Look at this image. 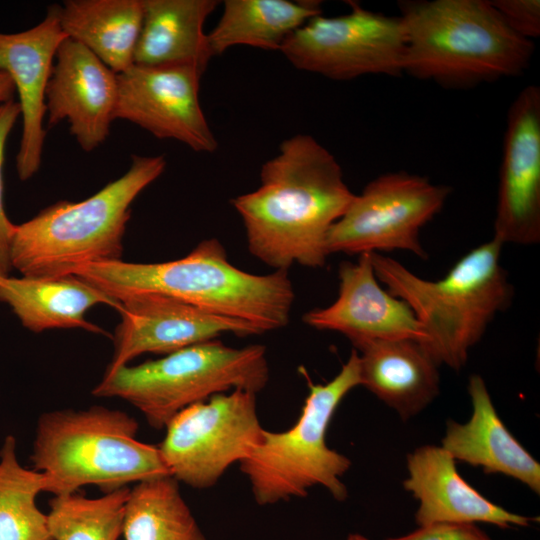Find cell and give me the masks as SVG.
<instances>
[{
	"label": "cell",
	"mask_w": 540,
	"mask_h": 540,
	"mask_svg": "<svg viewBox=\"0 0 540 540\" xmlns=\"http://www.w3.org/2000/svg\"><path fill=\"white\" fill-rule=\"evenodd\" d=\"M128 413L96 405L46 412L37 420L30 460L54 496L95 485L103 493L168 476L157 446L137 439Z\"/></svg>",
	"instance_id": "8992f818"
},
{
	"label": "cell",
	"mask_w": 540,
	"mask_h": 540,
	"mask_svg": "<svg viewBox=\"0 0 540 540\" xmlns=\"http://www.w3.org/2000/svg\"><path fill=\"white\" fill-rule=\"evenodd\" d=\"M122 535L125 540H206L171 475L130 488Z\"/></svg>",
	"instance_id": "d4e9b609"
},
{
	"label": "cell",
	"mask_w": 540,
	"mask_h": 540,
	"mask_svg": "<svg viewBox=\"0 0 540 540\" xmlns=\"http://www.w3.org/2000/svg\"><path fill=\"white\" fill-rule=\"evenodd\" d=\"M165 430L158 448L170 475L192 488L207 489L250 455L264 428L256 393L236 389L188 406Z\"/></svg>",
	"instance_id": "30bf717a"
},
{
	"label": "cell",
	"mask_w": 540,
	"mask_h": 540,
	"mask_svg": "<svg viewBox=\"0 0 540 540\" xmlns=\"http://www.w3.org/2000/svg\"><path fill=\"white\" fill-rule=\"evenodd\" d=\"M119 302L121 321L115 329L113 354L104 374L145 353L166 355L224 333L262 334L249 323L209 313L166 295L141 293Z\"/></svg>",
	"instance_id": "5bb4252c"
},
{
	"label": "cell",
	"mask_w": 540,
	"mask_h": 540,
	"mask_svg": "<svg viewBox=\"0 0 540 540\" xmlns=\"http://www.w3.org/2000/svg\"><path fill=\"white\" fill-rule=\"evenodd\" d=\"M347 540H368V539L360 534H351L348 536Z\"/></svg>",
	"instance_id": "1f68e13d"
},
{
	"label": "cell",
	"mask_w": 540,
	"mask_h": 540,
	"mask_svg": "<svg viewBox=\"0 0 540 540\" xmlns=\"http://www.w3.org/2000/svg\"><path fill=\"white\" fill-rule=\"evenodd\" d=\"M142 19V0H68L59 5L65 35L116 74L134 64Z\"/></svg>",
	"instance_id": "603a6c76"
},
{
	"label": "cell",
	"mask_w": 540,
	"mask_h": 540,
	"mask_svg": "<svg viewBox=\"0 0 540 540\" xmlns=\"http://www.w3.org/2000/svg\"><path fill=\"white\" fill-rule=\"evenodd\" d=\"M117 93V74L67 37L57 50L46 87L47 126L67 120L80 147L90 152L109 135Z\"/></svg>",
	"instance_id": "2e32d148"
},
{
	"label": "cell",
	"mask_w": 540,
	"mask_h": 540,
	"mask_svg": "<svg viewBox=\"0 0 540 540\" xmlns=\"http://www.w3.org/2000/svg\"><path fill=\"white\" fill-rule=\"evenodd\" d=\"M502 247L495 238L478 245L436 281L417 276L392 257L371 253L377 279L411 308L425 334L421 343L438 365L464 367L469 350L510 306L513 287L500 263Z\"/></svg>",
	"instance_id": "277c9868"
},
{
	"label": "cell",
	"mask_w": 540,
	"mask_h": 540,
	"mask_svg": "<svg viewBox=\"0 0 540 540\" xmlns=\"http://www.w3.org/2000/svg\"><path fill=\"white\" fill-rule=\"evenodd\" d=\"M0 301L6 303L28 330L81 328L105 332L86 320L87 311L97 304L118 310L120 302L76 275L54 278L0 277Z\"/></svg>",
	"instance_id": "7402d4cb"
},
{
	"label": "cell",
	"mask_w": 540,
	"mask_h": 540,
	"mask_svg": "<svg viewBox=\"0 0 540 540\" xmlns=\"http://www.w3.org/2000/svg\"><path fill=\"white\" fill-rule=\"evenodd\" d=\"M505 23L519 36L533 41L540 36L539 0L491 1Z\"/></svg>",
	"instance_id": "f1b7e54d"
},
{
	"label": "cell",
	"mask_w": 540,
	"mask_h": 540,
	"mask_svg": "<svg viewBox=\"0 0 540 540\" xmlns=\"http://www.w3.org/2000/svg\"><path fill=\"white\" fill-rule=\"evenodd\" d=\"M202 72L191 66L132 65L117 74L114 119L132 122L159 139L213 153L218 142L199 99Z\"/></svg>",
	"instance_id": "7c38bea8"
},
{
	"label": "cell",
	"mask_w": 540,
	"mask_h": 540,
	"mask_svg": "<svg viewBox=\"0 0 540 540\" xmlns=\"http://www.w3.org/2000/svg\"><path fill=\"white\" fill-rule=\"evenodd\" d=\"M404 74L446 88L522 75L534 41L516 34L489 0H403Z\"/></svg>",
	"instance_id": "3957f363"
},
{
	"label": "cell",
	"mask_w": 540,
	"mask_h": 540,
	"mask_svg": "<svg viewBox=\"0 0 540 540\" xmlns=\"http://www.w3.org/2000/svg\"><path fill=\"white\" fill-rule=\"evenodd\" d=\"M15 86L8 74L0 72V104L13 100Z\"/></svg>",
	"instance_id": "4dcf8cb0"
},
{
	"label": "cell",
	"mask_w": 540,
	"mask_h": 540,
	"mask_svg": "<svg viewBox=\"0 0 540 540\" xmlns=\"http://www.w3.org/2000/svg\"><path fill=\"white\" fill-rule=\"evenodd\" d=\"M73 275L118 301L156 293L209 313L249 323L262 334L288 325L295 293L288 271L258 275L233 265L216 238L186 256L157 263L120 260L78 267Z\"/></svg>",
	"instance_id": "7a4b0ae2"
},
{
	"label": "cell",
	"mask_w": 540,
	"mask_h": 540,
	"mask_svg": "<svg viewBox=\"0 0 540 540\" xmlns=\"http://www.w3.org/2000/svg\"><path fill=\"white\" fill-rule=\"evenodd\" d=\"M450 192L446 185L405 171L378 176L355 194L330 228L328 255L404 250L426 259L420 229L441 211Z\"/></svg>",
	"instance_id": "8fae6325"
},
{
	"label": "cell",
	"mask_w": 540,
	"mask_h": 540,
	"mask_svg": "<svg viewBox=\"0 0 540 540\" xmlns=\"http://www.w3.org/2000/svg\"><path fill=\"white\" fill-rule=\"evenodd\" d=\"M318 1L225 0L223 13L207 34L212 56L237 45L281 49L287 38L322 13Z\"/></svg>",
	"instance_id": "cb8c5ba5"
},
{
	"label": "cell",
	"mask_w": 540,
	"mask_h": 540,
	"mask_svg": "<svg viewBox=\"0 0 540 540\" xmlns=\"http://www.w3.org/2000/svg\"><path fill=\"white\" fill-rule=\"evenodd\" d=\"M503 245L540 242V88H523L507 114L494 236Z\"/></svg>",
	"instance_id": "4fadbf2b"
},
{
	"label": "cell",
	"mask_w": 540,
	"mask_h": 540,
	"mask_svg": "<svg viewBox=\"0 0 540 540\" xmlns=\"http://www.w3.org/2000/svg\"><path fill=\"white\" fill-rule=\"evenodd\" d=\"M129 492L127 486L97 498L78 491L54 496L47 513L53 540H118Z\"/></svg>",
	"instance_id": "4316f807"
},
{
	"label": "cell",
	"mask_w": 540,
	"mask_h": 540,
	"mask_svg": "<svg viewBox=\"0 0 540 540\" xmlns=\"http://www.w3.org/2000/svg\"><path fill=\"white\" fill-rule=\"evenodd\" d=\"M354 196L335 156L313 136L296 134L262 165L260 185L231 204L249 252L274 270L288 271L294 264L324 266L329 230Z\"/></svg>",
	"instance_id": "6da1fadb"
},
{
	"label": "cell",
	"mask_w": 540,
	"mask_h": 540,
	"mask_svg": "<svg viewBox=\"0 0 540 540\" xmlns=\"http://www.w3.org/2000/svg\"><path fill=\"white\" fill-rule=\"evenodd\" d=\"M403 486L419 500L416 523L484 522L501 528L528 526L531 518L511 513L487 500L458 473L455 459L442 447L425 445L407 455Z\"/></svg>",
	"instance_id": "ac0fdd59"
},
{
	"label": "cell",
	"mask_w": 540,
	"mask_h": 540,
	"mask_svg": "<svg viewBox=\"0 0 540 540\" xmlns=\"http://www.w3.org/2000/svg\"><path fill=\"white\" fill-rule=\"evenodd\" d=\"M387 540H492L472 523H435Z\"/></svg>",
	"instance_id": "f546056e"
},
{
	"label": "cell",
	"mask_w": 540,
	"mask_h": 540,
	"mask_svg": "<svg viewBox=\"0 0 540 540\" xmlns=\"http://www.w3.org/2000/svg\"><path fill=\"white\" fill-rule=\"evenodd\" d=\"M21 115L18 102L10 100L0 104V277L9 276L12 270L9 259L10 237L14 225L6 215L3 201V162L7 138Z\"/></svg>",
	"instance_id": "83f0119b"
},
{
	"label": "cell",
	"mask_w": 540,
	"mask_h": 540,
	"mask_svg": "<svg viewBox=\"0 0 540 540\" xmlns=\"http://www.w3.org/2000/svg\"><path fill=\"white\" fill-rule=\"evenodd\" d=\"M306 377L309 394L297 422L282 432L264 429L260 442L239 463L259 505L305 497L317 485L338 501L348 495L341 478L351 461L328 447L326 433L340 402L360 385L358 352L352 349L339 373L326 384H313Z\"/></svg>",
	"instance_id": "ba28073f"
},
{
	"label": "cell",
	"mask_w": 540,
	"mask_h": 540,
	"mask_svg": "<svg viewBox=\"0 0 540 540\" xmlns=\"http://www.w3.org/2000/svg\"><path fill=\"white\" fill-rule=\"evenodd\" d=\"M218 4L215 0H142L134 65L191 66L204 73L213 57L204 23Z\"/></svg>",
	"instance_id": "44dd1931"
},
{
	"label": "cell",
	"mask_w": 540,
	"mask_h": 540,
	"mask_svg": "<svg viewBox=\"0 0 540 540\" xmlns=\"http://www.w3.org/2000/svg\"><path fill=\"white\" fill-rule=\"evenodd\" d=\"M338 277L336 300L327 307L307 311L302 317L305 324L341 333L354 348L377 340H425L411 308L379 284L371 253L358 255L356 262H341Z\"/></svg>",
	"instance_id": "9a60e30c"
},
{
	"label": "cell",
	"mask_w": 540,
	"mask_h": 540,
	"mask_svg": "<svg viewBox=\"0 0 540 540\" xmlns=\"http://www.w3.org/2000/svg\"><path fill=\"white\" fill-rule=\"evenodd\" d=\"M165 167L163 155H133L125 174L89 198L59 201L15 224L11 268L25 277L54 278L86 264L120 260L130 206Z\"/></svg>",
	"instance_id": "5b68a950"
},
{
	"label": "cell",
	"mask_w": 540,
	"mask_h": 540,
	"mask_svg": "<svg viewBox=\"0 0 540 540\" xmlns=\"http://www.w3.org/2000/svg\"><path fill=\"white\" fill-rule=\"evenodd\" d=\"M468 393L472 416L464 424L449 420L441 447L455 460L517 479L539 494L540 465L501 421L480 375L470 376Z\"/></svg>",
	"instance_id": "d6986e66"
},
{
	"label": "cell",
	"mask_w": 540,
	"mask_h": 540,
	"mask_svg": "<svg viewBox=\"0 0 540 540\" xmlns=\"http://www.w3.org/2000/svg\"><path fill=\"white\" fill-rule=\"evenodd\" d=\"M349 12L309 19L280 52L297 69L332 80L404 74L406 35L400 16H388L347 1Z\"/></svg>",
	"instance_id": "9c48e42d"
},
{
	"label": "cell",
	"mask_w": 540,
	"mask_h": 540,
	"mask_svg": "<svg viewBox=\"0 0 540 540\" xmlns=\"http://www.w3.org/2000/svg\"><path fill=\"white\" fill-rule=\"evenodd\" d=\"M16 446V438L7 435L0 448V540H53L48 515L36 503L47 491V477L22 466Z\"/></svg>",
	"instance_id": "484cf974"
},
{
	"label": "cell",
	"mask_w": 540,
	"mask_h": 540,
	"mask_svg": "<svg viewBox=\"0 0 540 540\" xmlns=\"http://www.w3.org/2000/svg\"><path fill=\"white\" fill-rule=\"evenodd\" d=\"M360 385L403 420L421 412L439 394L438 364L415 339L377 340L356 348Z\"/></svg>",
	"instance_id": "ffe728a7"
},
{
	"label": "cell",
	"mask_w": 540,
	"mask_h": 540,
	"mask_svg": "<svg viewBox=\"0 0 540 540\" xmlns=\"http://www.w3.org/2000/svg\"><path fill=\"white\" fill-rule=\"evenodd\" d=\"M66 38L56 4L38 25L18 33H0V72L9 75L19 95L22 136L16 168L22 181L31 178L41 164L45 92L57 50Z\"/></svg>",
	"instance_id": "e0dca14e"
},
{
	"label": "cell",
	"mask_w": 540,
	"mask_h": 540,
	"mask_svg": "<svg viewBox=\"0 0 540 540\" xmlns=\"http://www.w3.org/2000/svg\"><path fill=\"white\" fill-rule=\"evenodd\" d=\"M268 380L263 345L235 348L213 339L104 374L92 395L127 401L161 430L192 404L236 389L257 394Z\"/></svg>",
	"instance_id": "52a82bcc"
}]
</instances>
